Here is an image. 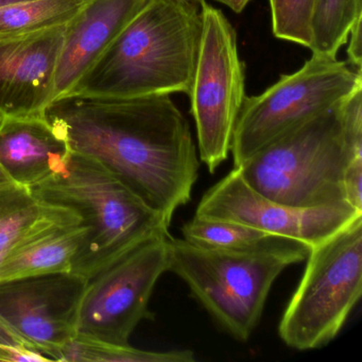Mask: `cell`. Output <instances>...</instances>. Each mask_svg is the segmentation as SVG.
Instances as JSON below:
<instances>
[{
	"instance_id": "cell-9",
	"label": "cell",
	"mask_w": 362,
	"mask_h": 362,
	"mask_svg": "<svg viewBox=\"0 0 362 362\" xmlns=\"http://www.w3.org/2000/svg\"><path fill=\"white\" fill-rule=\"evenodd\" d=\"M168 234H158L127 252L86 279L78 307L76 336L129 345L143 320H153L150 298L168 271Z\"/></svg>"
},
{
	"instance_id": "cell-13",
	"label": "cell",
	"mask_w": 362,
	"mask_h": 362,
	"mask_svg": "<svg viewBox=\"0 0 362 362\" xmlns=\"http://www.w3.org/2000/svg\"><path fill=\"white\" fill-rule=\"evenodd\" d=\"M148 0H86L65 24L54 100L69 94ZM52 100V101H54Z\"/></svg>"
},
{
	"instance_id": "cell-22",
	"label": "cell",
	"mask_w": 362,
	"mask_h": 362,
	"mask_svg": "<svg viewBox=\"0 0 362 362\" xmlns=\"http://www.w3.org/2000/svg\"><path fill=\"white\" fill-rule=\"evenodd\" d=\"M343 185L346 202L356 211H362V158L349 163Z\"/></svg>"
},
{
	"instance_id": "cell-14",
	"label": "cell",
	"mask_w": 362,
	"mask_h": 362,
	"mask_svg": "<svg viewBox=\"0 0 362 362\" xmlns=\"http://www.w3.org/2000/svg\"><path fill=\"white\" fill-rule=\"evenodd\" d=\"M69 152L44 114L5 117L0 126V167L22 187L30 188L54 175Z\"/></svg>"
},
{
	"instance_id": "cell-21",
	"label": "cell",
	"mask_w": 362,
	"mask_h": 362,
	"mask_svg": "<svg viewBox=\"0 0 362 362\" xmlns=\"http://www.w3.org/2000/svg\"><path fill=\"white\" fill-rule=\"evenodd\" d=\"M275 37L309 48L313 0H269Z\"/></svg>"
},
{
	"instance_id": "cell-4",
	"label": "cell",
	"mask_w": 362,
	"mask_h": 362,
	"mask_svg": "<svg viewBox=\"0 0 362 362\" xmlns=\"http://www.w3.org/2000/svg\"><path fill=\"white\" fill-rule=\"evenodd\" d=\"M37 200L73 209L88 228L71 272L90 279L170 223L105 165L71 151L54 175L28 188Z\"/></svg>"
},
{
	"instance_id": "cell-1",
	"label": "cell",
	"mask_w": 362,
	"mask_h": 362,
	"mask_svg": "<svg viewBox=\"0 0 362 362\" xmlns=\"http://www.w3.org/2000/svg\"><path fill=\"white\" fill-rule=\"evenodd\" d=\"M44 117L71 151L105 165L169 223L189 202L200 162L189 124L170 95H64Z\"/></svg>"
},
{
	"instance_id": "cell-3",
	"label": "cell",
	"mask_w": 362,
	"mask_h": 362,
	"mask_svg": "<svg viewBox=\"0 0 362 362\" xmlns=\"http://www.w3.org/2000/svg\"><path fill=\"white\" fill-rule=\"evenodd\" d=\"M201 35V13L173 0H148L69 94L107 98L188 95Z\"/></svg>"
},
{
	"instance_id": "cell-5",
	"label": "cell",
	"mask_w": 362,
	"mask_h": 362,
	"mask_svg": "<svg viewBox=\"0 0 362 362\" xmlns=\"http://www.w3.org/2000/svg\"><path fill=\"white\" fill-rule=\"evenodd\" d=\"M310 247L279 237L257 249L222 251L169 239L168 271L181 277L216 322L239 341L249 340L281 273L306 260Z\"/></svg>"
},
{
	"instance_id": "cell-23",
	"label": "cell",
	"mask_w": 362,
	"mask_h": 362,
	"mask_svg": "<svg viewBox=\"0 0 362 362\" xmlns=\"http://www.w3.org/2000/svg\"><path fill=\"white\" fill-rule=\"evenodd\" d=\"M361 21L362 18L356 21L355 24L349 31L346 42L347 58H349V62L347 63L358 71H361L362 64Z\"/></svg>"
},
{
	"instance_id": "cell-18",
	"label": "cell",
	"mask_w": 362,
	"mask_h": 362,
	"mask_svg": "<svg viewBox=\"0 0 362 362\" xmlns=\"http://www.w3.org/2000/svg\"><path fill=\"white\" fill-rule=\"evenodd\" d=\"M86 0H0V37L64 25Z\"/></svg>"
},
{
	"instance_id": "cell-24",
	"label": "cell",
	"mask_w": 362,
	"mask_h": 362,
	"mask_svg": "<svg viewBox=\"0 0 362 362\" xmlns=\"http://www.w3.org/2000/svg\"><path fill=\"white\" fill-rule=\"evenodd\" d=\"M217 3L226 6L228 9L232 10L234 13L240 14L247 7L250 0H215Z\"/></svg>"
},
{
	"instance_id": "cell-6",
	"label": "cell",
	"mask_w": 362,
	"mask_h": 362,
	"mask_svg": "<svg viewBox=\"0 0 362 362\" xmlns=\"http://www.w3.org/2000/svg\"><path fill=\"white\" fill-rule=\"evenodd\" d=\"M304 274L279 325L298 351L332 342L362 294V216L310 247Z\"/></svg>"
},
{
	"instance_id": "cell-7",
	"label": "cell",
	"mask_w": 362,
	"mask_h": 362,
	"mask_svg": "<svg viewBox=\"0 0 362 362\" xmlns=\"http://www.w3.org/2000/svg\"><path fill=\"white\" fill-rule=\"evenodd\" d=\"M358 90H362L361 71L337 58L313 54L296 73L281 76L257 96L245 97L230 147L235 168L285 131Z\"/></svg>"
},
{
	"instance_id": "cell-2",
	"label": "cell",
	"mask_w": 362,
	"mask_h": 362,
	"mask_svg": "<svg viewBox=\"0 0 362 362\" xmlns=\"http://www.w3.org/2000/svg\"><path fill=\"white\" fill-rule=\"evenodd\" d=\"M357 158H362V90L285 131L236 169L262 196L311 209L349 204L343 182Z\"/></svg>"
},
{
	"instance_id": "cell-20",
	"label": "cell",
	"mask_w": 362,
	"mask_h": 362,
	"mask_svg": "<svg viewBox=\"0 0 362 362\" xmlns=\"http://www.w3.org/2000/svg\"><path fill=\"white\" fill-rule=\"evenodd\" d=\"M189 349L150 351L75 336L59 353L58 361L71 362H194Z\"/></svg>"
},
{
	"instance_id": "cell-25",
	"label": "cell",
	"mask_w": 362,
	"mask_h": 362,
	"mask_svg": "<svg viewBox=\"0 0 362 362\" xmlns=\"http://www.w3.org/2000/svg\"><path fill=\"white\" fill-rule=\"evenodd\" d=\"M173 1L190 11L198 12V13H201L203 6L206 4V0H173Z\"/></svg>"
},
{
	"instance_id": "cell-15",
	"label": "cell",
	"mask_w": 362,
	"mask_h": 362,
	"mask_svg": "<svg viewBox=\"0 0 362 362\" xmlns=\"http://www.w3.org/2000/svg\"><path fill=\"white\" fill-rule=\"evenodd\" d=\"M88 234L77 213L52 222L14 247L0 264V281L49 273L71 272Z\"/></svg>"
},
{
	"instance_id": "cell-8",
	"label": "cell",
	"mask_w": 362,
	"mask_h": 362,
	"mask_svg": "<svg viewBox=\"0 0 362 362\" xmlns=\"http://www.w3.org/2000/svg\"><path fill=\"white\" fill-rule=\"evenodd\" d=\"M201 18L202 35L188 96L199 154L214 173L230 156L235 124L247 97L245 67L236 31L226 16L206 3Z\"/></svg>"
},
{
	"instance_id": "cell-16",
	"label": "cell",
	"mask_w": 362,
	"mask_h": 362,
	"mask_svg": "<svg viewBox=\"0 0 362 362\" xmlns=\"http://www.w3.org/2000/svg\"><path fill=\"white\" fill-rule=\"evenodd\" d=\"M75 213L37 200L28 188L12 185L0 192V264L27 237Z\"/></svg>"
},
{
	"instance_id": "cell-12",
	"label": "cell",
	"mask_w": 362,
	"mask_h": 362,
	"mask_svg": "<svg viewBox=\"0 0 362 362\" xmlns=\"http://www.w3.org/2000/svg\"><path fill=\"white\" fill-rule=\"evenodd\" d=\"M65 24L0 37V114L42 115L54 100Z\"/></svg>"
},
{
	"instance_id": "cell-10",
	"label": "cell",
	"mask_w": 362,
	"mask_h": 362,
	"mask_svg": "<svg viewBox=\"0 0 362 362\" xmlns=\"http://www.w3.org/2000/svg\"><path fill=\"white\" fill-rule=\"evenodd\" d=\"M194 216L245 224L311 247L362 216V211L349 204L302 209L276 202L247 185L234 168L205 192Z\"/></svg>"
},
{
	"instance_id": "cell-17",
	"label": "cell",
	"mask_w": 362,
	"mask_h": 362,
	"mask_svg": "<svg viewBox=\"0 0 362 362\" xmlns=\"http://www.w3.org/2000/svg\"><path fill=\"white\" fill-rule=\"evenodd\" d=\"M360 18L361 0H313L309 49L317 56L337 58Z\"/></svg>"
},
{
	"instance_id": "cell-26",
	"label": "cell",
	"mask_w": 362,
	"mask_h": 362,
	"mask_svg": "<svg viewBox=\"0 0 362 362\" xmlns=\"http://www.w3.org/2000/svg\"><path fill=\"white\" fill-rule=\"evenodd\" d=\"M4 116L0 114V126L3 124ZM16 185L13 181L10 179L9 175L4 171V169L0 167V192L10 187V186ZM18 185V184H16Z\"/></svg>"
},
{
	"instance_id": "cell-11",
	"label": "cell",
	"mask_w": 362,
	"mask_h": 362,
	"mask_svg": "<svg viewBox=\"0 0 362 362\" xmlns=\"http://www.w3.org/2000/svg\"><path fill=\"white\" fill-rule=\"evenodd\" d=\"M86 279L73 272L0 281V319L33 351L58 361L76 336L78 307Z\"/></svg>"
},
{
	"instance_id": "cell-19",
	"label": "cell",
	"mask_w": 362,
	"mask_h": 362,
	"mask_svg": "<svg viewBox=\"0 0 362 362\" xmlns=\"http://www.w3.org/2000/svg\"><path fill=\"white\" fill-rule=\"evenodd\" d=\"M184 240L194 247L222 251L257 249L281 236L245 224L194 216L182 226Z\"/></svg>"
}]
</instances>
